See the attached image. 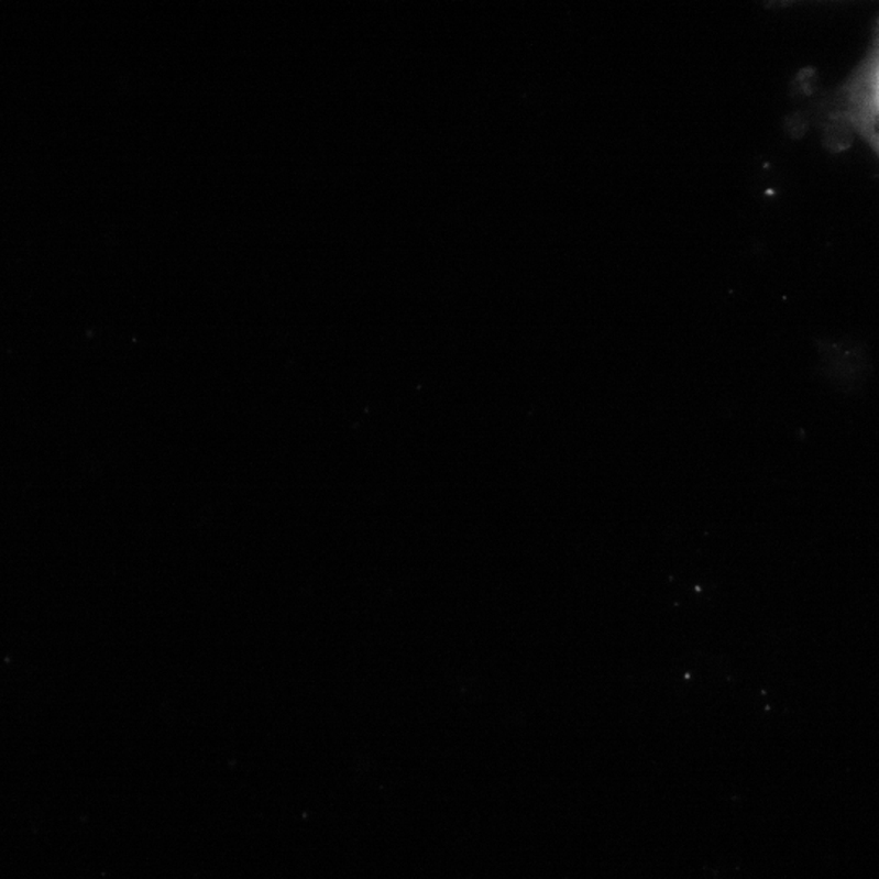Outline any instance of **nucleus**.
<instances>
[{"label":"nucleus","mask_w":879,"mask_h":879,"mask_svg":"<svg viewBox=\"0 0 879 879\" xmlns=\"http://www.w3.org/2000/svg\"><path fill=\"white\" fill-rule=\"evenodd\" d=\"M839 105L845 122H851L879 154V32L873 53L842 90Z\"/></svg>","instance_id":"1"}]
</instances>
